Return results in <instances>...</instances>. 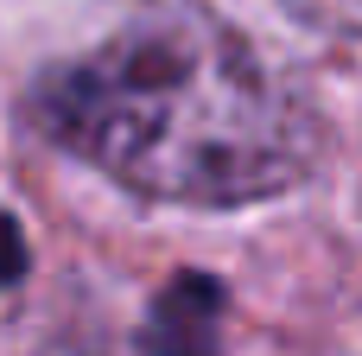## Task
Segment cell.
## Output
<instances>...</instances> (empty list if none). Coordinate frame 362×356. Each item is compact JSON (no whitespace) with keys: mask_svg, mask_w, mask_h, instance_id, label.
<instances>
[{"mask_svg":"<svg viewBox=\"0 0 362 356\" xmlns=\"http://www.w3.org/2000/svg\"><path fill=\"white\" fill-rule=\"evenodd\" d=\"M32 121L115 185L165 204H255L286 191L318 147L305 102L229 25L185 6L57 64Z\"/></svg>","mask_w":362,"mask_h":356,"instance_id":"cell-1","label":"cell"},{"mask_svg":"<svg viewBox=\"0 0 362 356\" xmlns=\"http://www.w3.org/2000/svg\"><path fill=\"white\" fill-rule=\"evenodd\" d=\"M293 13H305L312 25H331V32H362V0H293Z\"/></svg>","mask_w":362,"mask_h":356,"instance_id":"cell-2","label":"cell"},{"mask_svg":"<svg viewBox=\"0 0 362 356\" xmlns=\"http://www.w3.org/2000/svg\"><path fill=\"white\" fill-rule=\"evenodd\" d=\"M25 274V236H19V223L0 210V287H13Z\"/></svg>","mask_w":362,"mask_h":356,"instance_id":"cell-3","label":"cell"},{"mask_svg":"<svg viewBox=\"0 0 362 356\" xmlns=\"http://www.w3.org/2000/svg\"><path fill=\"white\" fill-rule=\"evenodd\" d=\"M134 356H172V350H153V344H140V350H134Z\"/></svg>","mask_w":362,"mask_h":356,"instance_id":"cell-4","label":"cell"}]
</instances>
